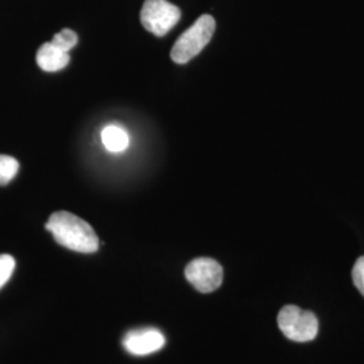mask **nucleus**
I'll list each match as a JSON object with an SVG mask.
<instances>
[{"label":"nucleus","mask_w":364,"mask_h":364,"mask_svg":"<svg viewBox=\"0 0 364 364\" xmlns=\"http://www.w3.org/2000/svg\"><path fill=\"white\" fill-rule=\"evenodd\" d=\"M216 22L208 14L201 15L174 43L170 57L176 64H186L208 45L213 37Z\"/></svg>","instance_id":"2"},{"label":"nucleus","mask_w":364,"mask_h":364,"mask_svg":"<svg viewBox=\"0 0 364 364\" xmlns=\"http://www.w3.org/2000/svg\"><path fill=\"white\" fill-rule=\"evenodd\" d=\"M19 170V162L11 156L0 154V185L13 181Z\"/></svg>","instance_id":"9"},{"label":"nucleus","mask_w":364,"mask_h":364,"mask_svg":"<svg viewBox=\"0 0 364 364\" xmlns=\"http://www.w3.org/2000/svg\"><path fill=\"white\" fill-rule=\"evenodd\" d=\"M77 34H76L73 30L64 28L63 31L57 33V34L53 37L50 42H52L53 45H55L58 49L69 53L70 49H73V48L77 45Z\"/></svg>","instance_id":"10"},{"label":"nucleus","mask_w":364,"mask_h":364,"mask_svg":"<svg viewBox=\"0 0 364 364\" xmlns=\"http://www.w3.org/2000/svg\"><path fill=\"white\" fill-rule=\"evenodd\" d=\"M46 230L52 232L58 245L72 251L92 254L99 248V237L95 230L87 221L70 212H54L46 223Z\"/></svg>","instance_id":"1"},{"label":"nucleus","mask_w":364,"mask_h":364,"mask_svg":"<svg viewBox=\"0 0 364 364\" xmlns=\"http://www.w3.org/2000/svg\"><path fill=\"white\" fill-rule=\"evenodd\" d=\"M181 19V11L168 0H146L141 11V22L147 31L164 37Z\"/></svg>","instance_id":"4"},{"label":"nucleus","mask_w":364,"mask_h":364,"mask_svg":"<svg viewBox=\"0 0 364 364\" xmlns=\"http://www.w3.org/2000/svg\"><path fill=\"white\" fill-rule=\"evenodd\" d=\"M102 142L108 151L122 153L129 147L130 138H129V134L122 127L109 124L102 131Z\"/></svg>","instance_id":"8"},{"label":"nucleus","mask_w":364,"mask_h":364,"mask_svg":"<svg viewBox=\"0 0 364 364\" xmlns=\"http://www.w3.org/2000/svg\"><path fill=\"white\" fill-rule=\"evenodd\" d=\"M15 270V259L9 254L0 255V289L4 287Z\"/></svg>","instance_id":"11"},{"label":"nucleus","mask_w":364,"mask_h":364,"mask_svg":"<svg viewBox=\"0 0 364 364\" xmlns=\"http://www.w3.org/2000/svg\"><path fill=\"white\" fill-rule=\"evenodd\" d=\"M166 343V338L156 328H142L130 331L124 338L123 346L131 355L144 356L159 351Z\"/></svg>","instance_id":"6"},{"label":"nucleus","mask_w":364,"mask_h":364,"mask_svg":"<svg viewBox=\"0 0 364 364\" xmlns=\"http://www.w3.org/2000/svg\"><path fill=\"white\" fill-rule=\"evenodd\" d=\"M352 281L358 290L364 296V257H360L356 260L353 269H352Z\"/></svg>","instance_id":"12"},{"label":"nucleus","mask_w":364,"mask_h":364,"mask_svg":"<svg viewBox=\"0 0 364 364\" xmlns=\"http://www.w3.org/2000/svg\"><path fill=\"white\" fill-rule=\"evenodd\" d=\"M185 277L200 293H210L223 284V267L212 258H197L186 266Z\"/></svg>","instance_id":"5"},{"label":"nucleus","mask_w":364,"mask_h":364,"mask_svg":"<svg viewBox=\"0 0 364 364\" xmlns=\"http://www.w3.org/2000/svg\"><path fill=\"white\" fill-rule=\"evenodd\" d=\"M278 326L289 340L297 343L312 341L318 333V320L316 314L302 311L296 305H287L278 314Z\"/></svg>","instance_id":"3"},{"label":"nucleus","mask_w":364,"mask_h":364,"mask_svg":"<svg viewBox=\"0 0 364 364\" xmlns=\"http://www.w3.org/2000/svg\"><path fill=\"white\" fill-rule=\"evenodd\" d=\"M70 61L69 53L58 49L52 42L43 43L37 52V64L45 72H58Z\"/></svg>","instance_id":"7"}]
</instances>
